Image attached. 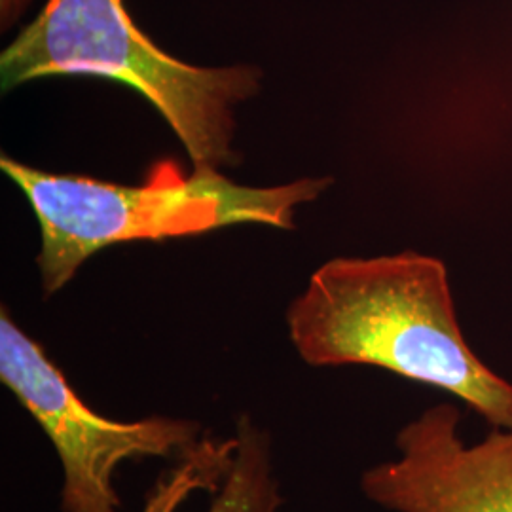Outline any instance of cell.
Listing matches in <instances>:
<instances>
[{
	"instance_id": "obj_7",
	"label": "cell",
	"mask_w": 512,
	"mask_h": 512,
	"mask_svg": "<svg viewBox=\"0 0 512 512\" xmlns=\"http://www.w3.org/2000/svg\"><path fill=\"white\" fill-rule=\"evenodd\" d=\"M234 456V437L215 439L211 433L188 456L175 461L145 495L141 512H179L198 492L215 494Z\"/></svg>"
},
{
	"instance_id": "obj_6",
	"label": "cell",
	"mask_w": 512,
	"mask_h": 512,
	"mask_svg": "<svg viewBox=\"0 0 512 512\" xmlns=\"http://www.w3.org/2000/svg\"><path fill=\"white\" fill-rule=\"evenodd\" d=\"M232 437L234 456L207 512H283L285 499L268 429L245 412L239 414Z\"/></svg>"
},
{
	"instance_id": "obj_2",
	"label": "cell",
	"mask_w": 512,
	"mask_h": 512,
	"mask_svg": "<svg viewBox=\"0 0 512 512\" xmlns=\"http://www.w3.org/2000/svg\"><path fill=\"white\" fill-rule=\"evenodd\" d=\"M0 169L35 211L46 298L69 285L90 256L116 243L200 236L234 224L293 230L294 209L317 200L332 183L319 177L255 188L232 183L211 167L184 173L171 160L152 165L147 183L137 186L46 173L6 154Z\"/></svg>"
},
{
	"instance_id": "obj_8",
	"label": "cell",
	"mask_w": 512,
	"mask_h": 512,
	"mask_svg": "<svg viewBox=\"0 0 512 512\" xmlns=\"http://www.w3.org/2000/svg\"><path fill=\"white\" fill-rule=\"evenodd\" d=\"M33 0H0V27L2 31H8L23 12L29 8Z\"/></svg>"
},
{
	"instance_id": "obj_5",
	"label": "cell",
	"mask_w": 512,
	"mask_h": 512,
	"mask_svg": "<svg viewBox=\"0 0 512 512\" xmlns=\"http://www.w3.org/2000/svg\"><path fill=\"white\" fill-rule=\"evenodd\" d=\"M454 403L425 408L395 435L399 456L368 467L359 488L387 512H512V427L465 444Z\"/></svg>"
},
{
	"instance_id": "obj_3",
	"label": "cell",
	"mask_w": 512,
	"mask_h": 512,
	"mask_svg": "<svg viewBox=\"0 0 512 512\" xmlns=\"http://www.w3.org/2000/svg\"><path fill=\"white\" fill-rule=\"evenodd\" d=\"M46 76H99L141 93L198 169L234 165L236 107L260 92L253 65L196 67L167 54L122 0H48L0 55L2 92Z\"/></svg>"
},
{
	"instance_id": "obj_4",
	"label": "cell",
	"mask_w": 512,
	"mask_h": 512,
	"mask_svg": "<svg viewBox=\"0 0 512 512\" xmlns=\"http://www.w3.org/2000/svg\"><path fill=\"white\" fill-rule=\"evenodd\" d=\"M0 382L54 446L61 463V512H120L116 473L126 461H179L209 433L175 416L110 420L82 401L46 349L0 311Z\"/></svg>"
},
{
	"instance_id": "obj_1",
	"label": "cell",
	"mask_w": 512,
	"mask_h": 512,
	"mask_svg": "<svg viewBox=\"0 0 512 512\" xmlns=\"http://www.w3.org/2000/svg\"><path fill=\"white\" fill-rule=\"evenodd\" d=\"M285 321L306 365L382 368L454 395L490 427H512V384L465 340L448 270L435 256L329 260L311 274Z\"/></svg>"
}]
</instances>
